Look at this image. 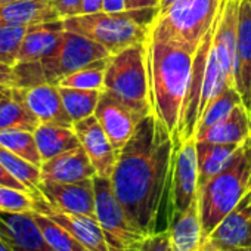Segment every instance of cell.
<instances>
[{"mask_svg":"<svg viewBox=\"0 0 251 251\" xmlns=\"http://www.w3.org/2000/svg\"><path fill=\"white\" fill-rule=\"evenodd\" d=\"M0 239L14 251H53L46 244L33 211H0Z\"/></svg>","mask_w":251,"mask_h":251,"instance_id":"cell-17","label":"cell"},{"mask_svg":"<svg viewBox=\"0 0 251 251\" xmlns=\"http://www.w3.org/2000/svg\"><path fill=\"white\" fill-rule=\"evenodd\" d=\"M93 185L96 219L108 239L111 251H132V248L147 235L136 229L130 222L114 192L109 177L95 176Z\"/></svg>","mask_w":251,"mask_h":251,"instance_id":"cell-7","label":"cell"},{"mask_svg":"<svg viewBox=\"0 0 251 251\" xmlns=\"http://www.w3.org/2000/svg\"><path fill=\"white\" fill-rule=\"evenodd\" d=\"M0 163L31 192L39 189V185L42 183V170L39 166L14 154L12 151H9L2 145H0Z\"/></svg>","mask_w":251,"mask_h":251,"instance_id":"cell-31","label":"cell"},{"mask_svg":"<svg viewBox=\"0 0 251 251\" xmlns=\"http://www.w3.org/2000/svg\"><path fill=\"white\" fill-rule=\"evenodd\" d=\"M250 112H251V109H250Z\"/></svg>","mask_w":251,"mask_h":251,"instance_id":"cell-52","label":"cell"},{"mask_svg":"<svg viewBox=\"0 0 251 251\" xmlns=\"http://www.w3.org/2000/svg\"><path fill=\"white\" fill-rule=\"evenodd\" d=\"M40 170L42 180L59 183H74L93 179L96 176V170L81 145L43 161Z\"/></svg>","mask_w":251,"mask_h":251,"instance_id":"cell-19","label":"cell"},{"mask_svg":"<svg viewBox=\"0 0 251 251\" xmlns=\"http://www.w3.org/2000/svg\"><path fill=\"white\" fill-rule=\"evenodd\" d=\"M111 52L102 45L65 30L58 46L42 59L48 83L56 84L67 75L78 71L87 64L109 58Z\"/></svg>","mask_w":251,"mask_h":251,"instance_id":"cell-8","label":"cell"},{"mask_svg":"<svg viewBox=\"0 0 251 251\" xmlns=\"http://www.w3.org/2000/svg\"><path fill=\"white\" fill-rule=\"evenodd\" d=\"M95 115L108 135L117 154L136 132L139 123L147 117L133 109L106 90H102ZM150 115V114H148Z\"/></svg>","mask_w":251,"mask_h":251,"instance_id":"cell-11","label":"cell"},{"mask_svg":"<svg viewBox=\"0 0 251 251\" xmlns=\"http://www.w3.org/2000/svg\"><path fill=\"white\" fill-rule=\"evenodd\" d=\"M81 251H89V250H86V248H83V250H81Z\"/></svg>","mask_w":251,"mask_h":251,"instance_id":"cell-50","label":"cell"},{"mask_svg":"<svg viewBox=\"0 0 251 251\" xmlns=\"http://www.w3.org/2000/svg\"><path fill=\"white\" fill-rule=\"evenodd\" d=\"M59 17L62 20L70 17H77L83 14V2L84 0H52Z\"/></svg>","mask_w":251,"mask_h":251,"instance_id":"cell-39","label":"cell"},{"mask_svg":"<svg viewBox=\"0 0 251 251\" xmlns=\"http://www.w3.org/2000/svg\"><path fill=\"white\" fill-rule=\"evenodd\" d=\"M194 53L151 36L147 40V64L151 100L155 115L172 136L176 135L182 103L191 78Z\"/></svg>","mask_w":251,"mask_h":251,"instance_id":"cell-2","label":"cell"},{"mask_svg":"<svg viewBox=\"0 0 251 251\" xmlns=\"http://www.w3.org/2000/svg\"><path fill=\"white\" fill-rule=\"evenodd\" d=\"M239 103H244V102H242V96L238 92V89L236 87H225L219 95H216L207 103V106L201 112L195 136L208 130L214 124L220 123Z\"/></svg>","mask_w":251,"mask_h":251,"instance_id":"cell-28","label":"cell"},{"mask_svg":"<svg viewBox=\"0 0 251 251\" xmlns=\"http://www.w3.org/2000/svg\"><path fill=\"white\" fill-rule=\"evenodd\" d=\"M34 210V198L28 191L0 185V211L25 213Z\"/></svg>","mask_w":251,"mask_h":251,"instance_id":"cell-36","label":"cell"},{"mask_svg":"<svg viewBox=\"0 0 251 251\" xmlns=\"http://www.w3.org/2000/svg\"><path fill=\"white\" fill-rule=\"evenodd\" d=\"M205 244V242H204ZM216 248V247H214ZM217 251H251V247H235V248H223V250H219L216 248Z\"/></svg>","mask_w":251,"mask_h":251,"instance_id":"cell-46","label":"cell"},{"mask_svg":"<svg viewBox=\"0 0 251 251\" xmlns=\"http://www.w3.org/2000/svg\"><path fill=\"white\" fill-rule=\"evenodd\" d=\"M12 89L33 111L40 123L56 124L73 129L74 121L62 102L59 87L56 84L45 83L31 89Z\"/></svg>","mask_w":251,"mask_h":251,"instance_id":"cell-18","label":"cell"},{"mask_svg":"<svg viewBox=\"0 0 251 251\" xmlns=\"http://www.w3.org/2000/svg\"><path fill=\"white\" fill-rule=\"evenodd\" d=\"M175 2H176V0H160V12H164Z\"/></svg>","mask_w":251,"mask_h":251,"instance_id":"cell-45","label":"cell"},{"mask_svg":"<svg viewBox=\"0 0 251 251\" xmlns=\"http://www.w3.org/2000/svg\"><path fill=\"white\" fill-rule=\"evenodd\" d=\"M0 145L8 148L14 154L25 158L27 161H30L39 167L43 163L33 132H28V130H2L0 132Z\"/></svg>","mask_w":251,"mask_h":251,"instance_id":"cell-32","label":"cell"},{"mask_svg":"<svg viewBox=\"0 0 251 251\" xmlns=\"http://www.w3.org/2000/svg\"><path fill=\"white\" fill-rule=\"evenodd\" d=\"M58 87L62 102L74 123L84 120L90 115H95L102 90L75 89V87H64V86H58Z\"/></svg>","mask_w":251,"mask_h":251,"instance_id":"cell-29","label":"cell"},{"mask_svg":"<svg viewBox=\"0 0 251 251\" xmlns=\"http://www.w3.org/2000/svg\"><path fill=\"white\" fill-rule=\"evenodd\" d=\"M103 0H84L83 2V14H98L102 12Z\"/></svg>","mask_w":251,"mask_h":251,"instance_id":"cell-43","label":"cell"},{"mask_svg":"<svg viewBox=\"0 0 251 251\" xmlns=\"http://www.w3.org/2000/svg\"><path fill=\"white\" fill-rule=\"evenodd\" d=\"M225 0H176L160 12L151 36L195 53L202 37L214 24Z\"/></svg>","mask_w":251,"mask_h":251,"instance_id":"cell-4","label":"cell"},{"mask_svg":"<svg viewBox=\"0 0 251 251\" xmlns=\"http://www.w3.org/2000/svg\"><path fill=\"white\" fill-rule=\"evenodd\" d=\"M172 251H201L202 247V229L200 220L198 197L191 207L169 222Z\"/></svg>","mask_w":251,"mask_h":251,"instance_id":"cell-24","label":"cell"},{"mask_svg":"<svg viewBox=\"0 0 251 251\" xmlns=\"http://www.w3.org/2000/svg\"><path fill=\"white\" fill-rule=\"evenodd\" d=\"M239 5L241 0H225L216 23V31L213 40V50L216 53L223 80L227 87H236L235 62H236Z\"/></svg>","mask_w":251,"mask_h":251,"instance_id":"cell-13","label":"cell"},{"mask_svg":"<svg viewBox=\"0 0 251 251\" xmlns=\"http://www.w3.org/2000/svg\"><path fill=\"white\" fill-rule=\"evenodd\" d=\"M25 31L27 27L0 25V62L9 67H14L18 62Z\"/></svg>","mask_w":251,"mask_h":251,"instance_id":"cell-34","label":"cell"},{"mask_svg":"<svg viewBox=\"0 0 251 251\" xmlns=\"http://www.w3.org/2000/svg\"><path fill=\"white\" fill-rule=\"evenodd\" d=\"M126 12L138 23L151 27L160 14V0H126Z\"/></svg>","mask_w":251,"mask_h":251,"instance_id":"cell-37","label":"cell"},{"mask_svg":"<svg viewBox=\"0 0 251 251\" xmlns=\"http://www.w3.org/2000/svg\"><path fill=\"white\" fill-rule=\"evenodd\" d=\"M132 251H172L169 229L147 235L132 248Z\"/></svg>","mask_w":251,"mask_h":251,"instance_id":"cell-38","label":"cell"},{"mask_svg":"<svg viewBox=\"0 0 251 251\" xmlns=\"http://www.w3.org/2000/svg\"><path fill=\"white\" fill-rule=\"evenodd\" d=\"M12 71H14L12 87H17V89H31V87L48 83L42 61L17 62L12 67Z\"/></svg>","mask_w":251,"mask_h":251,"instance_id":"cell-35","label":"cell"},{"mask_svg":"<svg viewBox=\"0 0 251 251\" xmlns=\"http://www.w3.org/2000/svg\"><path fill=\"white\" fill-rule=\"evenodd\" d=\"M204 242L219 250L251 247V189L223 217Z\"/></svg>","mask_w":251,"mask_h":251,"instance_id":"cell-16","label":"cell"},{"mask_svg":"<svg viewBox=\"0 0 251 251\" xmlns=\"http://www.w3.org/2000/svg\"><path fill=\"white\" fill-rule=\"evenodd\" d=\"M39 191L43 198L58 210L96 219L93 179L74 183L42 180V183L39 185Z\"/></svg>","mask_w":251,"mask_h":251,"instance_id":"cell-14","label":"cell"},{"mask_svg":"<svg viewBox=\"0 0 251 251\" xmlns=\"http://www.w3.org/2000/svg\"><path fill=\"white\" fill-rule=\"evenodd\" d=\"M12 95V87L11 86H2L0 84V102H2L3 99H6L8 96Z\"/></svg>","mask_w":251,"mask_h":251,"instance_id":"cell-44","label":"cell"},{"mask_svg":"<svg viewBox=\"0 0 251 251\" xmlns=\"http://www.w3.org/2000/svg\"><path fill=\"white\" fill-rule=\"evenodd\" d=\"M217 18H219V15H217ZM217 18H216L214 24L211 25V28L208 30V33L202 37L197 52L194 53L191 78H189L186 95H185V99H183V103H182V111H180L177 130H176V135L173 136L175 144H180L183 141L195 138L197 126H198V120H200V105H201V95H202L205 68H207L211 45H213V40H214V31H216Z\"/></svg>","mask_w":251,"mask_h":251,"instance_id":"cell-10","label":"cell"},{"mask_svg":"<svg viewBox=\"0 0 251 251\" xmlns=\"http://www.w3.org/2000/svg\"><path fill=\"white\" fill-rule=\"evenodd\" d=\"M39 118L25 105V102L14 92L0 102V132L2 130H28L39 127Z\"/></svg>","mask_w":251,"mask_h":251,"instance_id":"cell-27","label":"cell"},{"mask_svg":"<svg viewBox=\"0 0 251 251\" xmlns=\"http://www.w3.org/2000/svg\"><path fill=\"white\" fill-rule=\"evenodd\" d=\"M103 90L144 115L154 112L148 78L147 42L133 45L108 58Z\"/></svg>","mask_w":251,"mask_h":251,"instance_id":"cell-5","label":"cell"},{"mask_svg":"<svg viewBox=\"0 0 251 251\" xmlns=\"http://www.w3.org/2000/svg\"><path fill=\"white\" fill-rule=\"evenodd\" d=\"M251 189V138L245 141L229 163L198 189L202 242L223 217Z\"/></svg>","mask_w":251,"mask_h":251,"instance_id":"cell-3","label":"cell"},{"mask_svg":"<svg viewBox=\"0 0 251 251\" xmlns=\"http://www.w3.org/2000/svg\"><path fill=\"white\" fill-rule=\"evenodd\" d=\"M248 2H250V3H251V0H248Z\"/></svg>","mask_w":251,"mask_h":251,"instance_id":"cell-51","label":"cell"},{"mask_svg":"<svg viewBox=\"0 0 251 251\" xmlns=\"http://www.w3.org/2000/svg\"><path fill=\"white\" fill-rule=\"evenodd\" d=\"M198 197L195 138L175 144L169 180V222L185 213Z\"/></svg>","mask_w":251,"mask_h":251,"instance_id":"cell-9","label":"cell"},{"mask_svg":"<svg viewBox=\"0 0 251 251\" xmlns=\"http://www.w3.org/2000/svg\"><path fill=\"white\" fill-rule=\"evenodd\" d=\"M33 214L46 244L53 251H81L84 248L65 227H62L46 214L36 210H33Z\"/></svg>","mask_w":251,"mask_h":251,"instance_id":"cell-30","label":"cell"},{"mask_svg":"<svg viewBox=\"0 0 251 251\" xmlns=\"http://www.w3.org/2000/svg\"><path fill=\"white\" fill-rule=\"evenodd\" d=\"M62 20L52 0H14L0 6V25L30 27Z\"/></svg>","mask_w":251,"mask_h":251,"instance_id":"cell-21","label":"cell"},{"mask_svg":"<svg viewBox=\"0 0 251 251\" xmlns=\"http://www.w3.org/2000/svg\"><path fill=\"white\" fill-rule=\"evenodd\" d=\"M9 2H14V0H0V6L5 5V3H9Z\"/></svg>","mask_w":251,"mask_h":251,"instance_id":"cell-49","label":"cell"},{"mask_svg":"<svg viewBox=\"0 0 251 251\" xmlns=\"http://www.w3.org/2000/svg\"><path fill=\"white\" fill-rule=\"evenodd\" d=\"M65 30L81 34L111 52L118 53L138 43H145L151 27L138 23L127 12L123 14H81L62 20Z\"/></svg>","mask_w":251,"mask_h":251,"instance_id":"cell-6","label":"cell"},{"mask_svg":"<svg viewBox=\"0 0 251 251\" xmlns=\"http://www.w3.org/2000/svg\"><path fill=\"white\" fill-rule=\"evenodd\" d=\"M0 185L2 186H9V188H15V189H21V191H28V192H31L24 183H21L14 175H11L6 169H5V166L0 163Z\"/></svg>","mask_w":251,"mask_h":251,"instance_id":"cell-40","label":"cell"},{"mask_svg":"<svg viewBox=\"0 0 251 251\" xmlns=\"http://www.w3.org/2000/svg\"><path fill=\"white\" fill-rule=\"evenodd\" d=\"M34 198V210L46 214L56 223H59L62 227H65L86 250L89 251H111L108 239L98 223L96 219H92L89 216L75 214L58 210L52 207L40 194V191L31 192Z\"/></svg>","mask_w":251,"mask_h":251,"instance_id":"cell-12","label":"cell"},{"mask_svg":"<svg viewBox=\"0 0 251 251\" xmlns=\"http://www.w3.org/2000/svg\"><path fill=\"white\" fill-rule=\"evenodd\" d=\"M102 12H106V14L126 12V0H103Z\"/></svg>","mask_w":251,"mask_h":251,"instance_id":"cell-41","label":"cell"},{"mask_svg":"<svg viewBox=\"0 0 251 251\" xmlns=\"http://www.w3.org/2000/svg\"><path fill=\"white\" fill-rule=\"evenodd\" d=\"M73 129L80 141V145L89 155L96 170V176L111 179L118 154L114 150L108 135L102 129L96 115H90L84 120L75 121Z\"/></svg>","mask_w":251,"mask_h":251,"instance_id":"cell-15","label":"cell"},{"mask_svg":"<svg viewBox=\"0 0 251 251\" xmlns=\"http://www.w3.org/2000/svg\"><path fill=\"white\" fill-rule=\"evenodd\" d=\"M108 65V58L93 61L78 71L64 77L58 86L75 87V89H90V90H103L105 71Z\"/></svg>","mask_w":251,"mask_h":251,"instance_id":"cell-33","label":"cell"},{"mask_svg":"<svg viewBox=\"0 0 251 251\" xmlns=\"http://www.w3.org/2000/svg\"><path fill=\"white\" fill-rule=\"evenodd\" d=\"M0 251H14L6 242H3L2 239H0Z\"/></svg>","mask_w":251,"mask_h":251,"instance_id":"cell-47","label":"cell"},{"mask_svg":"<svg viewBox=\"0 0 251 251\" xmlns=\"http://www.w3.org/2000/svg\"><path fill=\"white\" fill-rule=\"evenodd\" d=\"M235 86L244 105L251 109V3L248 0H241L239 5Z\"/></svg>","mask_w":251,"mask_h":251,"instance_id":"cell-20","label":"cell"},{"mask_svg":"<svg viewBox=\"0 0 251 251\" xmlns=\"http://www.w3.org/2000/svg\"><path fill=\"white\" fill-rule=\"evenodd\" d=\"M173 150L172 133L155 112H151L118 152L111 183L130 222L144 235L157 232Z\"/></svg>","mask_w":251,"mask_h":251,"instance_id":"cell-1","label":"cell"},{"mask_svg":"<svg viewBox=\"0 0 251 251\" xmlns=\"http://www.w3.org/2000/svg\"><path fill=\"white\" fill-rule=\"evenodd\" d=\"M241 145L236 144H208L197 142L198 161V189L214 177L233 157Z\"/></svg>","mask_w":251,"mask_h":251,"instance_id":"cell-26","label":"cell"},{"mask_svg":"<svg viewBox=\"0 0 251 251\" xmlns=\"http://www.w3.org/2000/svg\"><path fill=\"white\" fill-rule=\"evenodd\" d=\"M33 133L37 142L42 161H48L62 152H67L80 147V141L74 129L71 127L40 123L39 127Z\"/></svg>","mask_w":251,"mask_h":251,"instance_id":"cell-25","label":"cell"},{"mask_svg":"<svg viewBox=\"0 0 251 251\" xmlns=\"http://www.w3.org/2000/svg\"><path fill=\"white\" fill-rule=\"evenodd\" d=\"M251 138V112L244 105H236L232 112L208 130L195 136L197 142L242 145Z\"/></svg>","mask_w":251,"mask_h":251,"instance_id":"cell-22","label":"cell"},{"mask_svg":"<svg viewBox=\"0 0 251 251\" xmlns=\"http://www.w3.org/2000/svg\"><path fill=\"white\" fill-rule=\"evenodd\" d=\"M65 31L62 20L36 24L27 27L18 62H31V61H42L48 56L61 42L62 34Z\"/></svg>","mask_w":251,"mask_h":251,"instance_id":"cell-23","label":"cell"},{"mask_svg":"<svg viewBox=\"0 0 251 251\" xmlns=\"http://www.w3.org/2000/svg\"><path fill=\"white\" fill-rule=\"evenodd\" d=\"M201 251H217V250H216L213 245H210V244H202Z\"/></svg>","mask_w":251,"mask_h":251,"instance_id":"cell-48","label":"cell"},{"mask_svg":"<svg viewBox=\"0 0 251 251\" xmlns=\"http://www.w3.org/2000/svg\"><path fill=\"white\" fill-rule=\"evenodd\" d=\"M0 84L2 86H11L14 84V71L12 67L5 65L0 62Z\"/></svg>","mask_w":251,"mask_h":251,"instance_id":"cell-42","label":"cell"}]
</instances>
